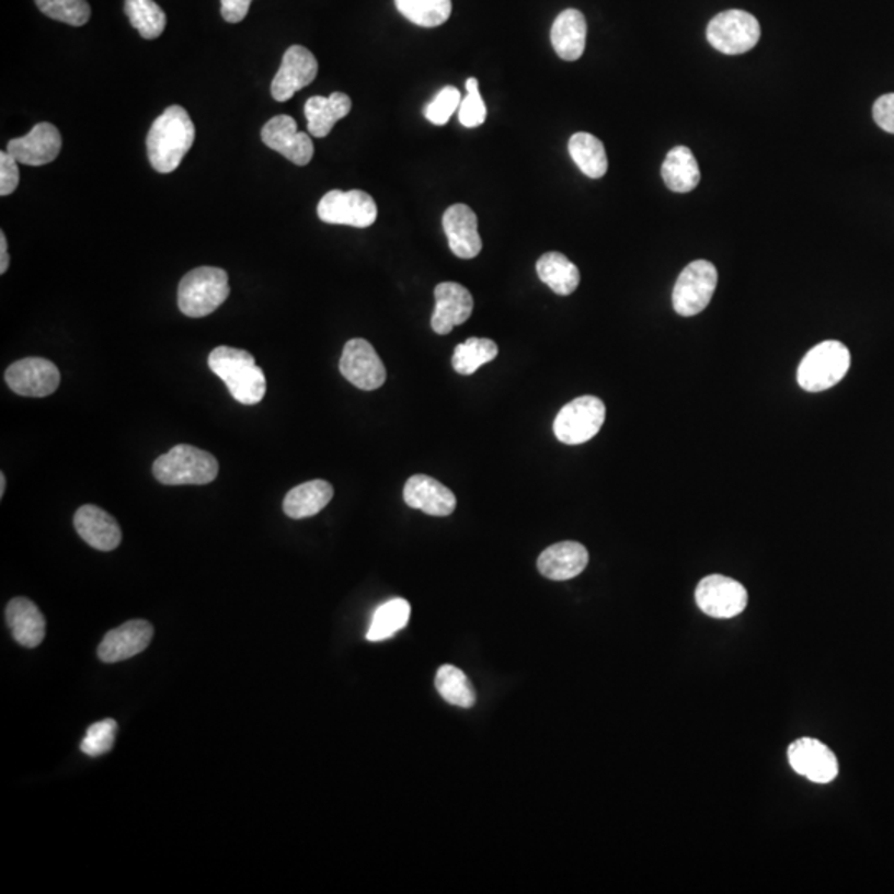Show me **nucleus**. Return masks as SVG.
I'll return each instance as SVG.
<instances>
[{
	"label": "nucleus",
	"instance_id": "18",
	"mask_svg": "<svg viewBox=\"0 0 894 894\" xmlns=\"http://www.w3.org/2000/svg\"><path fill=\"white\" fill-rule=\"evenodd\" d=\"M478 216L466 204H455L443 216V228L452 254L459 259H474L481 254Z\"/></svg>",
	"mask_w": 894,
	"mask_h": 894
},
{
	"label": "nucleus",
	"instance_id": "24",
	"mask_svg": "<svg viewBox=\"0 0 894 894\" xmlns=\"http://www.w3.org/2000/svg\"><path fill=\"white\" fill-rule=\"evenodd\" d=\"M307 129L313 138H325L332 133L336 122L352 112V99L346 93L335 92L330 96H312L307 100Z\"/></svg>",
	"mask_w": 894,
	"mask_h": 894
},
{
	"label": "nucleus",
	"instance_id": "30",
	"mask_svg": "<svg viewBox=\"0 0 894 894\" xmlns=\"http://www.w3.org/2000/svg\"><path fill=\"white\" fill-rule=\"evenodd\" d=\"M410 615V604L403 598H394V600L381 605L373 615L371 627H369L368 634H366V640L383 641L394 637L398 631L406 628Z\"/></svg>",
	"mask_w": 894,
	"mask_h": 894
},
{
	"label": "nucleus",
	"instance_id": "20",
	"mask_svg": "<svg viewBox=\"0 0 894 894\" xmlns=\"http://www.w3.org/2000/svg\"><path fill=\"white\" fill-rule=\"evenodd\" d=\"M403 497L411 508H417V511H423L424 514L434 515V517L451 515L455 512L456 504H458L451 489H447L436 479L424 474H416L408 479Z\"/></svg>",
	"mask_w": 894,
	"mask_h": 894
},
{
	"label": "nucleus",
	"instance_id": "12",
	"mask_svg": "<svg viewBox=\"0 0 894 894\" xmlns=\"http://www.w3.org/2000/svg\"><path fill=\"white\" fill-rule=\"evenodd\" d=\"M5 381L14 393L27 398L50 397L60 387V371L47 358H24L9 366Z\"/></svg>",
	"mask_w": 894,
	"mask_h": 894
},
{
	"label": "nucleus",
	"instance_id": "35",
	"mask_svg": "<svg viewBox=\"0 0 894 894\" xmlns=\"http://www.w3.org/2000/svg\"><path fill=\"white\" fill-rule=\"evenodd\" d=\"M35 4L42 14L73 27H82L92 18L87 0H35Z\"/></svg>",
	"mask_w": 894,
	"mask_h": 894
},
{
	"label": "nucleus",
	"instance_id": "9",
	"mask_svg": "<svg viewBox=\"0 0 894 894\" xmlns=\"http://www.w3.org/2000/svg\"><path fill=\"white\" fill-rule=\"evenodd\" d=\"M317 214L326 224L366 229L377 220L378 207L365 191L333 190L320 199Z\"/></svg>",
	"mask_w": 894,
	"mask_h": 894
},
{
	"label": "nucleus",
	"instance_id": "22",
	"mask_svg": "<svg viewBox=\"0 0 894 894\" xmlns=\"http://www.w3.org/2000/svg\"><path fill=\"white\" fill-rule=\"evenodd\" d=\"M588 565V550L578 542H560L543 550L537 560L539 572L555 582L575 578Z\"/></svg>",
	"mask_w": 894,
	"mask_h": 894
},
{
	"label": "nucleus",
	"instance_id": "8",
	"mask_svg": "<svg viewBox=\"0 0 894 894\" xmlns=\"http://www.w3.org/2000/svg\"><path fill=\"white\" fill-rule=\"evenodd\" d=\"M718 287V268L708 261H695L681 272L673 288V309L678 316L695 317L711 303Z\"/></svg>",
	"mask_w": 894,
	"mask_h": 894
},
{
	"label": "nucleus",
	"instance_id": "36",
	"mask_svg": "<svg viewBox=\"0 0 894 894\" xmlns=\"http://www.w3.org/2000/svg\"><path fill=\"white\" fill-rule=\"evenodd\" d=\"M116 732H118V724L113 719L96 722V724L90 725L80 749L90 757L103 756V754L113 749Z\"/></svg>",
	"mask_w": 894,
	"mask_h": 894
},
{
	"label": "nucleus",
	"instance_id": "26",
	"mask_svg": "<svg viewBox=\"0 0 894 894\" xmlns=\"http://www.w3.org/2000/svg\"><path fill=\"white\" fill-rule=\"evenodd\" d=\"M661 176L673 193L685 194L696 190L701 181V170L691 149L686 146L671 149L661 167Z\"/></svg>",
	"mask_w": 894,
	"mask_h": 894
},
{
	"label": "nucleus",
	"instance_id": "5",
	"mask_svg": "<svg viewBox=\"0 0 894 894\" xmlns=\"http://www.w3.org/2000/svg\"><path fill=\"white\" fill-rule=\"evenodd\" d=\"M850 363V349L837 340H827L803 356L796 369V381L809 393L830 390L844 380Z\"/></svg>",
	"mask_w": 894,
	"mask_h": 894
},
{
	"label": "nucleus",
	"instance_id": "25",
	"mask_svg": "<svg viewBox=\"0 0 894 894\" xmlns=\"http://www.w3.org/2000/svg\"><path fill=\"white\" fill-rule=\"evenodd\" d=\"M9 628L15 641L25 647H37L44 641L45 618L34 601L27 598H14L5 610Z\"/></svg>",
	"mask_w": 894,
	"mask_h": 894
},
{
	"label": "nucleus",
	"instance_id": "21",
	"mask_svg": "<svg viewBox=\"0 0 894 894\" xmlns=\"http://www.w3.org/2000/svg\"><path fill=\"white\" fill-rule=\"evenodd\" d=\"M74 529L93 549L112 552L122 543L118 522L96 505L80 507L73 518Z\"/></svg>",
	"mask_w": 894,
	"mask_h": 894
},
{
	"label": "nucleus",
	"instance_id": "3",
	"mask_svg": "<svg viewBox=\"0 0 894 894\" xmlns=\"http://www.w3.org/2000/svg\"><path fill=\"white\" fill-rule=\"evenodd\" d=\"M231 294L228 272L219 267H197L187 272L177 287V307L191 319L216 312Z\"/></svg>",
	"mask_w": 894,
	"mask_h": 894
},
{
	"label": "nucleus",
	"instance_id": "19",
	"mask_svg": "<svg viewBox=\"0 0 894 894\" xmlns=\"http://www.w3.org/2000/svg\"><path fill=\"white\" fill-rule=\"evenodd\" d=\"M153 627L145 620H131L106 633L99 647L103 663H118L142 653L153 640Z\"/></svg>",
	"mask_w": 894,
	"mask_h": 894
},
{
	"label": "nucleus",
	"instance_id": "7",
	"mask_svg": "<svg viewBox=\"0 0 894 894\" xmlns=\"http://www.w3.org/2000/svg\"><path fill=\"white\" fill-rule=\"evenodd\" d=\"M708 41L715 50L725 55H741L753 50L760 41V24L745 11L721 12L708 25Z\"/></svg>",
	"mask_w": 894,
	"mask_h": 894
},
{
	"label": "nucleus",
	"instance_id": "42",
	"mask_svg": "<svg viewBox=\"0 0 894 894\" xmlns=\"http://www.w3.org/2000/svg\"><path fill=\"white\" fill-rule=\"evenodd\" d=\"M9 268L8 238L4 232H0V274H5Z\"/></svg>",
	"mask_w": 894,
	"mask_h": 894
},
{
	"label": "nucleus",
	"instance_id": "41",
	"mask_svg": "<svg viewBox=\"0 0 894 894\" xmlns=\"http://www.w3.org/2000/svg\"><path fill=\"white\" fill-rule=\"evenodd\" d=\"M252 0H220V14L229 24H239L248 18Z\"/></svg>",
	"mask_w": 894,
	"mask_h": 894
},
{
	"label": "nucleus",
	"instance_id": "29",
	"mask_svg": "<svg viewBox=\"0 0 894 894\" xmlns=\"http://www.w3.org/2000/svg\"><path fill=\"white\" fill-rule=\"evenodd\" d=\"M569 153L585 176L600 180L608 171L607 149L589 133H576L570 138Z\"/></svg>",
	"mask_w": 894,
	"mask_h": 894
},
{
	"label": "nucleus",
	"instance_id": "14",
	"mask_svg": "<svg viewBox=\"0 0 894 894\" xmlns=\"http://www.w3.org/2000/svg\"><path fill=\"white\" fill-rule=\"evenodd\" d=\"M262 141L297 167H307L316 153L312 138L297 131V122L288 115L268 119L262 128Z\"/></svg>",
	"mask_w": 894,
	"mask_h": 894
},
{
	"label": "nucleus",
	"instance_id": "4",
	"mask_svg": "<svg viewBox=\"0 0 894 894\" xmlns=\"http://www.w3.org/2000/svg\"><path fill=\"white\" fill-rule=\"evenodd\" d=\"M153 474L164 485H206L219 474V462L199 447L177 444L154 461Z\"/></svg>",
	"mask_w": 894,
	"mask_h": 894
},
{
	"label": "nucleus",
	"instance_id": "2",
	"mask_svg": "<svg viewBox=\"0 0 894 894\" xmlns=\"http://www.w3.org/2000/svg\"><path fill=\"white\" fill-rule=\"evenodd\" d=\"M210 371L226 383L229 393L241 404H259L267 391L264 371L245 349L217 346L209 355Z\"/></svg>",
	"mask_w": 894,
	"mask_h": 894
},
{
	"label": "nucleus",
	"instance_id": "28",
	"mask_svg": "<svg viewBox=\"0 0 894 894\" xmlns=\"http://www.w3.org/2000/svg\"><path fill=\"white\" fill-rule=\"evenodd\" d=\"M536 267L540 280L557 295L566 297L578 288V267L560 252H547L537 261Z\"/></svg>",
	"mask_w": 894,
	"mask_h": 894
},
{
	"label": "nucleus",
	"instance_id": "6",
	"mask_svg": "<svg viewBox=\"0 0 894 894\" xmlns=\"http://www.w3.org/2000/svg\"><path fill=\"white\" fill-rule=\"evenodd\" d=\"M607 417L604 401L596 397H580L565 404L557 414L553 433L560 443L576 446L600 433Z\"/></svg>",
	"mask_w": 894,
	"mask_h": 894
},
{
	"label": "nucleus",
	"instance_id": "13",
	"mask_svg": "<svg viewBox=\"0 0 894 894\" xmlns=\"http://www.w3.org/2000/svg\"><path fill=\"white\" fill-rule=\"evenodd\" d=\"M319 73V61L309 48L291 45L272 82L271 93L277 102H288L295 93L309 87Z\"/></svg>",
	"mask_w": 894,
	"mask_h": 894
},
{
	"label": "nucleus",
	"instance_id": "34",
	"mask_svg": "<svg viewBox=\"0 0 894 894\" xmlns=\"http://www.w3.org/2000/svg\"><path fill=\"white\" fill-rule=\"evenodd\" d=\"M498 346L489 339H469L456 346L452 366L459 375L469 377L482 365L497 358Z\"/></svg>",
	"mask_w": 894,
	"mask_h": 894
},
{
	"label": "nucleus",
	"instance_id": "15",
	"mask_svg": "<svg viewBox=\"0 0 894 894\" xmlns=\"http://www.w3.org/2000/svg\"><path fill=\"white\" fill-rule=\"evenodd\" d=\"M789 763L799 776L815 783L834 782L838 776L837 756L816 738L803 737L792 742Z\"/></svg>",
	"mask_w": 894,
	"mask_h": 894
},
{
	"label": "nucleus",
	"instance_id": "38",
	"mask_svg": "<svg viewBox=\"0 0 894 894\" xmlns=\"http://www.w3.org/2000/svg\"><path fill=\"white\" fill-rule=\"evenodd\" d=\"M466 89H468V96L462 99L461 106H459V122L466 128H478L488 118V106L479 90L478 79L474 77L468 79Z\"/></svg>",
	"mask_w": 894,
	"mask_h": 894
},
{
	"label": "nucleus",
	"instance_id": "32",
	"mask_svg": "<svg viewBox=\"0 0 894 894\" xmlns=\"http://www.w3.org/2000/svg\"><path fill=\"white\" fill-rule=\"evenodd\" d=\"M398 11L420 27H439L451 18V0H394Z\"/></svg>",
	"mask_w": 894,
	"mask_h": 894
},
{
	"label": "nucleus",
	"instance_id": "39",
	"mask_svg": "<svg viewBox=\"0 0 894 894\" xmlns=\"http://www.w3.org/2000/svg\"><path fill=\"white\" fill-rule=\"evenodd\" d=\"M19 164L9 151L0 153V196H11L18 190L21 181Z\"/></svg>",
	"mask_w": 894,
	"mask_h": 894
},
{
	"label": "nucleus",
	"instance_id": "23",
	"mask_svg": "<svg viewBox=\"0 0 894 894\" xmlns=\"http://www.w3.org/2000/svg\"><path fill=\"white\" fill-rule=\"evenodd\" d=\"M550 41L562 60H578L586 45L585 15L576 9L563 11L553 22Z\"/></svg>",
	"mask_w": 894,
	"mask_h": 894
},
{
	"label": "nucleus",
	"instance_id": "10",
	"mask_svg": "<svg viewBox=\"0 0 894 894\" xmlns=\"http://www.w3.org/2000/svg\"><path fill=\"white\" fill-rule=\"evenodd\" d=\"M749 595L737 580L709 575L696 588V604L706 615L719 620L737 617L747 607Z\"/></svg>",
	"mask_w": 894,
	"mask_h": 894
},
{
	"label": "nucleus",
	"instance_id": "43",
	"mask_svg": "<svg viewBox=\"0 0 894 894\" xmlns=\"http://www.w3.org/2000/svg\"><path fill=\"white\" fill-rule=\"evenodd\" d=\"M5 488H8V482H5V474L4 472H0V497H4Z\"/></svg>",
	"mask_w": 894,
	"mask_h": 894
},
{
	"label": "nucleus",
	"instance_id": "40",
	"mask_svg": "<svg viewBox=\"0 0 894 894\" xmlns=\"http://www.w3.org/2000/svg\"><path fill=\"white\" fill-rule=\"evenodd\" d=\"M873 118L884 131L894 135V93L880 96L873 105Z\"/></svg>",
	"mask_w": 894,
	"mask_h": 894
},
{
	"label": "nucleus",
	"instance_id": "16",
	"mask_svg": "<svg viewBox=\"0 0 894 894\" xmlns=\"http://www.w3.org/2000/svg\"><path fill=\"white\" fill-rule=\"evenodd\" d=\"M436 307L431 317V326L437 335H447L452 329L471 319L474 298L465 285L443 282L434 290Z\"/></svg>",
	"mask_w": 894,
	"mask_h": 894
},
{
	"label": "nucleus",
	"instance_id": "11",
	"mask_svg": "<svg viewBox=\"0 0 894 894\" xmlns=\"http://www.w3.org/2000/svg\"><path fill=\"white\" fill-rule=\"evenodd\" d=\"M343 377L363 391L378 390L387 381V368L371 343L363 339L346 342L340 359Z\"/></svg>",
	"mask_w": 894,
	"mask_h": 894
},
{
	"label": "nucleus",
	"instance_id": "27",
	"mask_svg": "<svg viewBox=\"0 0 894 894\" xmlns=\"http://www.w3.org/2000/svg\"><path fill=\"white\" fill-rule=\"evenodd\" d=\"M333 497L330 482L310 481L291 489L284 498V512L290 518H307L322 512Z\"/></svg>",
	"mask_w": 894,
	"mask_h": 894
},
{
	"label": "nucleus",
	"instance_id": "37",
	"mask_svg": "<svg viewBox=\"0 0 894 894\" xmlns=\"http://www.w3.org/2000/svg\"><path fill=\"white\" fill-rule=\"evenodd\" d=\"M461 102V92H459L456 87H444V89L424 106V116H426L427 122L433 123V125H446V123L451 119V116L458 112Z\"/></svg>",
	"mask_w": 894,
	"mask_h": 894
},
{
	"label": "nucleus",
	"instance_id": "17",
	"mask_svg": "<svg viewBox=\"0 0 894 894\" xmlns=\"http://www.w3.org/2000/svg\"><path fill=\"white\" fill-rule=\"evenodd\" d=\"M8 151L21 164L45 167L57 160L61 151V135L51 123H38L31 133L11 139Z\"/></svg>",
	"mask_w": 894,
	"mask_h": 894
},
{
	"label": "nucleus",
	"instance_id": "1",
	"mask_svg": "<svg viewBox=\"0 0 894 894\" xmlns=\"http://www.w3.org/2000/svg\"><path fill=\"white\" fill-rule=\"evenodd\" d=\"M194 138L196 128L190 113L181 105H171L149 128L146 138L149 163L158 173H173L193 148Z\"/></svg>",
	"mask_w": 894,
	"mask_h": 894
},
{
	"label": "nucleus",
	"instance_id": "31",
	"mask_svg": "<svg viewBox=\"0 0 894 894\" xmlns=\"http://www.w3.org/2000/svg\"><path fill=\"white\" fill-rule=\"evenodd\" d=\"M125 12L129 24L146 41H154L167 28V14L154 0H126Z\"/></svg>",
	"mask_w": 894,
	"mask_h": 894
},
{
	"label": "nucleus",
	"instance_id": "33",
	"mask_svg": "<svg viewBox=\"0 0 894 894\" xmlns=\"http://www.w3.org/2000/svg\"><path fill=\"white\" fill-rule=\"evenodd\" d=\"M436 688L440 698L452 706L469 709L475 704V692L468 676L459 667L444 664L437 669Z\"/></svg>",
	"mask_w": 894,
	"mask_h": 894
}]
</instances>
